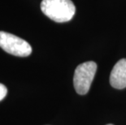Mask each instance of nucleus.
Listing matches in <instances>:
<instances>
[{"label":"nucleus","mask_w":126,"mask_h":125,"mask_svg":"<svg viewBox=\"0 0 126 125\" xmlns=\"http://www.w3.org/2000/svg\"><path fill=\"white\" fill-rule=\"evenodd\" d=\"M96 71L97 64L93 61L83 63L77 66L73 76V84L77 94L85 95L89 92Z\"/></svg>","instance_id":"obj_2"},{"label":"nucleus","mask_w":126,"mask_h":125,"mask_svg":"<svg viewBox=\"0 0 126 125\" xmlns=\"http://www.w3.org/2000/svg\"><path fill=\"white\" fill-rule=\"evenodd\" d=\"M7 94V87L2 84H0V101H2L6 97Z\"/></svg>","instance_id":"obj_5"},{"label":"nucleus","mask_w":126,"mask_h":125,"mask_svg":"<svg viewBox=\"0 0 126 125\" xmlns=\"http://www.w3.org/2000/svg\"><path fill=\"white\" fill-rule=\"evenodd\" d=\"M110 84L117 89L126 88V58L119 60L110 75Z\"/></svg>","instance_id":"obj_4"},{"label":"nucleus","mask_w":126,"mask_h":125,"mask_svg":"<svg viewBox=\"0 0 126 125\" xmlns=\"http://www.w3.org/2000/svg\"><path fill=\"white\" fill-rule=\"evenodd\" d=\"M0 47L8 54L18 57H27L32 53V47L27 42L3 31H0Z\"/></svg>","instance_id":"obj_3"},{"label":"nucleus","mask_w":126,"mask_h":125,"mask_svg":"<svg viewBox=\"0 0 126 125\" xmlns=\"http://www.w3.org/2000/svg\"><path fill=\"white\" fill-rule=\"evenodd\" d=\"M41 9L47 17L58 23L71 20L76 12L71 0H42Z\"/></svg>","instance_id":"obj_1"},{"label":"nucleus","mask_w":126,"mask_h":125,"mask_svg":"<svg viewBox=\"0 0 126 125\" xmlns=\"http://www.w3.org/2000/svg\"><path fill=\"white\" fill-rule=\"evenodd\" d=\"M107 125H113V124H107Z\"/></svg>","instance_id":"obj_6"}]
</instances>
